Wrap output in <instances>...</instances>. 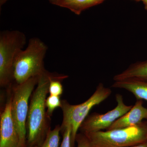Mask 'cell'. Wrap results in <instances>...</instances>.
I'll use <instances>...</instances> for the list:
<instances>
[{
    "instance_id": "ffe728a7",
    "label": "cell",
    "mask_w": 147,
    "mask_h": 147,
    "mask_svg": "<svg viewBox=\"0 0 147 147\" xmlns=\"http://www.w3.org/2000/svg\"><path fill=\"white\" fill-rule=\"evenodd\" d=\"M8 0H0V3H1V5H3V4L5 3Z\"/></svg>"
},
{
    "instance_id": "ba28073f",
    "label": "cell",
    "mask_w": 147,
    "mask_h": 147,
    "mask_svg": "<svg viewBox=\"0 0 147 147\" xmlns=\"http://www.w3.org/2000/svg\"><path fill=\"white\" fill-rule=\"evenodd\" d=\"M11 95L9 96L0 117V147H20V139L11 110Z\"/></svg>"
},
{
    "instance_id": "8fae6325",
    "label": "cell",
    "mask_w": 147,
    "mask_h": 147,
    "mask_svg": "<svg viewBox=\"0 0 147 147\" xmlns=\"http://www.w3.org/2000/svg\"><path fill=\"white\" fill-rule=\"evenodd\" d=\"M115 82L134 79L147 82V60L132 64L124 71L113 78Z\"/></svg>"
},
{
    "instance_id": "8992f818",
    "label": "cell",
    "mask_w": 147,
    "mask_h": 147,
    "mask_svg": "<svg viewBox=\"0 0 147 147\" xmlns=\"http://www.w3.org/2000/svg\"><path fill=\"white\" fill-rule=\"evenodd\" d=\"M26 42L24 33L18 30H6L0 34V85L11 84L13 62Z\"/></svg>"
},
{
    "instance_id": "ac0fdd59",
    "label": "cell",
    "mask_w": 147,
    "mask_h": 147,
    "mask_svg": "<svg viewBox=\"0 0 147 147\" xmlns=\"http://www.w3.org/2000/svg\"><path fill=\"white\" fill-rule=\"evenodd\" d=\"M127 147H147V142H145V143H142V144H139Z\"/></svg>"
},
{
    "instance_id": "7c38bea8",
    "label": "cell",
    "mask_w": 147,
    "mask_h": 147,
    "mask_svg": "<svg viewBox=\"0 0 147 147\" xmlns=\"http://www.w3.org/2000/svg\"><path fill=\"white\" fill-rule=\"evenodd\" d=\"M50 3L68 9L76 15L92 7L100 4L105 0H49Z\"/></svg>"
},
{
    "instance_id": "7a4b0ae2",
    "label": "cell",
    "mask_w": 147,
    "mask_h": 147,
    "mask_svg": "<svg viewBox=\"0 0 147 147\" xmlns=\"http://www.w3.org/2000/svg\"><path fill=\"white\" fill-rule=\"evenodd\" d=\"M47 49V45L39 38H31L26 48L21 50L15 58L11 84L13 82L15 86L20 85L44 73L46 71L44 59Z\"/></svg>"
},
{
    "instance_id": "3957f363",
    "label": "cell",
    "mask_w": 147,
    "mask_h": 147,
    "mask_svg": "<svg viewBox=\"0 0 147 147\" xmlns=\"http://www.w3.org/2000/svg\"><path fill=\"white\" fill-rule=\"evenodd\" d=\"M89 147H127L147 142V120L134 126L84 134Z\"/></svg>"
},
{
    "instance_id": "9c48e42d",
    "label": "cell",
    "mask_w": 147,
    "mask_h": 147,
    "mask_svg": "<svg viewBox=\"0 0 147 147\" xmlns=\"http://www.w3.org/2000/svg\"><path fill=\"white\" fill-rule=\"evenodd\" d=\"M143 104L142 100L137 99L131 109L115 121L106 130L133 126L140 123L144 119L147 120V108Z\"/></svg>"
},
{
    "instance_id": "e0dca14e",
    "label": "cell",
    "mask_w": 147,
    "mask_h": 147,
    "mask_svg": "<svg viewBox=\"0 0 147 147\" xmlns=\"http://www.w3.org/2000/svg\"><path fill=\"white\" fill-rule=\"evenodd\" d=\"M76 142H77V147H89L88 140L84 133L77 134Z\"/></svg>"
},
{
    "instance_id": "9a60e30c",
    "label": "cell",
    "mask_w": 147,
    "mask_h": 147,
    "mask_svg": "<svg viewBox=\"0 0 147 147\" xmlns=\"http://www.w3.org/2000/svg\"><path fill=\"white\" fill-rule=\"evenodd\" d=\"M62 102L60 97L57 96L50 95L47 98L45 101V105L47 108V115L50 119L55 109L61 107Z\"/></svg>"
},
{
    "instance_id": "2e32d148",
    "label": "cell",
    "mask_w": 147,
    "mask_h": 147,
    "mask_svg": "<svg viewBox=\"0 0 147 147\" xmlns=\"http://www.w3.org/2000/svg\"><path fill=\"white\" fill-rule=\"evenodd\" d=\"M71 126L68 125L61 129V132L62 134L63 140L60 147H73L71 144Z\"/></svg>"
},
{
    "instance_id": "30bf717a",
    "label": "cell",
    "mask_w": 147,
    "mask_h": 147,
    "mask_svg": "<svg viewBox=\"0 0 147 147\" xmlns=\"http://www.w3.org/2000/svg\"><path fill=\"white\" fill-rule=\"evenodd\" d=\"M113 88L123 89L131 93L137 99L147 101V82L134 79H127L115 82Z\"/></svg>"
},
{
    "instance_id": "44dd1931",
    "label": "cell",
    "mask_w": 147,
    "mask_h": 147,
    "mask_svg": "<svg viewBox=\"0 0 147 147\" xmlns=\"http://www.w3.org/2000/svg\"><path fill=\"white\" fill-rule=\"evenodd\" d=\"M133 1H140L141 0H133Z\"/></svg>"
},
{
    "instance_id": "52a82bcc",
    "label": "cell",
    "mask_w": 147,
    "mask_h": 147,
    "mask_svg": "<svg viewBox=\"0 0 147 147\" xmlns=\"http://www.w3.org/2000/svg\"><path fill=\"white\" fill-rule=\"evenodd\" d=\"M115 98L117 105L114 109L105 114L94 113L87 117L79 128L82 133L86 134L106 130L115 121L126 114L133 106L126 105L121 94H117Z\"/></svg>"
},
{
    "instance_id": "d6986e66",
    "label": "cell",
    "mask_w": 147,
    "mask_h": 147,
    "mask_svg": "<svg viewBox=\"0 0 147 147\" xmlns=\"http://www.w3.org/2000/svg\"><path fill=\"white\" fill-rule=\"evenodd\" d=\"M143 2L144 5V7L145 9L147 10V0H141Z\"/></svg>"
},
{
    "instance_id": "5bb4252c",
    "label": "cell",
    "mask_w": 147,
    "mask_h": 147,
    "mask_svg": "<svg viewBox=\"0 0 147 147\" xmlns=\"http://www.w3.org/2000/svg\"><path fill=\"white\" fill-rule=\"evenodd\" d=\"M67 77V75H63L61 77L54 78L51 80L49 88L50 95L60 96L63 92V87L61 82Z\"/></svg>"
},
{
    "instance_id": "5b68a950",
    "label": "cell",
    "mask_w": 147,
    "mask_h": 147,
    "mask_svg": "<svg viewBox=\"0 0 147 147\" xmlns=\"http://www.w3.org/2000/svg\"><path fill=\"white\" fill-rule=\"evenodd\" d=\"M38 77H33L13 88L11 110L19 135L20 147H27L26 123L29 100L37 84Z\"/></svg>"
},
{
    "instance_id": "7402d4cb",
    "label": "cell",
    "mask_w": 147,
    "mask_h": 147,
    "mask_svg": "<svg viewBox=\"0 0 147 147\" xmlns=\"http://www.w3.org/2000/svg\"><path fill=\"white\" fill-rule=\"evenodd\" d=\"M38 147L36 146H34V147Z\"/></svg>"
},
{
    "instance_id": "4fadbf2b",
    "label": "cell",
    "mask_w": 147,
    "mask_h": 147,
    "mask_svg": "<svg viewBox=\"0 0 147 147\" xmlns=\"http://www.w3.org/2000/svg\"><path fill=\"white\" fill-rule=\"evenodd\" d=\"M61 129V126L59 125H57L53 130L50 129L45 140L40 147H59Z\"/></svg>"
},
{
    "instance_id": "277c9868",
    "label": "cell",
    "mask_w": 147,
    "mask_h": 147,
    "mask_svg": "<svg viewBox=\"0 0 147 147\" xmlns=\"http://www.w3.org/2000/svg\"><path fill=\"white\" fill-rule=\"evenodd\" d=\"M112 94V90L99 83L94 92L85 102L79 105H72L66 100H61V108L63 113V120L61 129L67 125L71 126V142L74 147L77 131L81 124L88 117L91 110L108 98Z\"/></svg>"
},
{
    "instance_id": "6da1fadb",
    "label": "cell",
    "mask_w": 147,
    "mask_h": 147,
    "mask_svg": "<svg viewBox=\"0 0 147 147\" xmlns=\"http://www.w3.org/2000/svg\"><path fill=\"white\" fill-rule=\"evenodd\" d=\"M63 74L52 73L46 70L38 77L37 87L31 96L27 117V147H40L50 129L45 101L52 79Z\"/></svg>"
}]
</instances>
